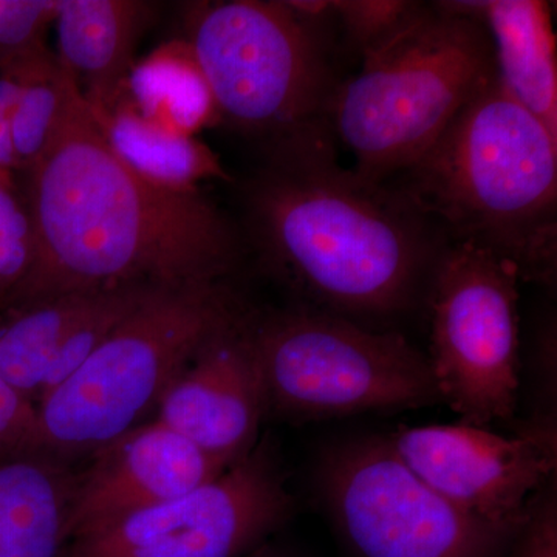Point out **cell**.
Segmentation results:
<instances>
[{"label":"cell","instance_id":"2e32d148","mask_svg":"<svg viewBox=\"0 0 557 557\" xmlns=\"http://www.w3.org/2000/svg\"><path fill=\"white\" fill-rule=\"evenodd\" d=\"M478 17L493 44L497 78L557 137V58L552 9L542 0L453 2Z\"/></svg>","mask_w":557,"mask_h":557},{"label":"cell","instance_id":"7a4b0ae2","mask_svg":"<svg viewBox=\"0 0 557 557\" xmlns=\"http://www.w3.org/2000/svg\"><path fill=\"white\" fill-rule=\"evenodd\" d=\"M247 220L263 260L311 309L359 322L426 296L448 240L391 183L338 163V150L265 156Z\"/></svg>","mask_w":557,"mask_h":557},{"label":"cell","instance_id":"ac0fdd59","mask_svg":"<svg viewBox=\"0 0 557 557\" xmlns=\"http://www.w3.org/2000/svg\"><path fill=\"white\" fill-rule=\"evenodd\" d=\"M90 109V108H89ZM113 152L132 170L163 188L196 193L201 182H233L220 157L197 137L163 129L120 97L104 110H91Z\"/></svg>","mask_w":557,"mask_h":557},{"label":"cell","instance_id":"30bf717a","mask_svg":"<svg viewBox=\"0 0 557 557\" xmlns=\"http://www.w3.org/2000/svg\"><path fill=\"white\" fill-rule=\"evenodd\" d=\"M292 508L276 454L262 442L207 485L72 539L62 557H244Z\"/></svg>","mask_w":557,"mask_h":557},{"label":"cell","instance_id":"8fae6325","mask_svg":"<svg viewBox=\"0 0 557 557\" xmlns=\"http://www.w3.org/2000/svg\"><path fill=\"white\" fill-rule=\"evenodd\" d=\"M388 442L418 478L454 507L518 534L531 518L534 494L556 469L552 428L505 437L460 421L399 428Z\"/></svg>","mask_w":557,"mask_h":557},{"label":"cell","instance_id":"9c48e42d","mask_svg":"<svg viewBox=\"0 0 557 557\" xmlns=\"http://www.w3.org/2000/svg\"><path fill=\"white\" fill-rule=\"evenodd\" d=\"M318 482L333 522L358 557H502L522 533L454 507L388 440L341 443L322 458Z\"/></svg>","mask_w":557,"mask_h":557},{"label":"cell","instance_id":"484cf974","mask_svg":"<svg viewBox=\"0 0 557 557\" xmlns=\"http://www.w3.org/2000/svg\"><path fill=\"white\" fill-rule=\"evenodd\" d=\"M244 557H295L289 555V553L284 552V549L274 547L271 542H267V544L260 545L259 548H256L255 552L248 553L247 556Z\"/></svg>","mask_w":557,"mask_h":557},{"label":"cell","instance_id":"3957f363","mask_svg":"<svg viewBox=\"0 0 557 557\" xmlns=\"http://www.w3.org/2000/svg\"><path fill=\"white\" fill-rule=\"evenodd\" d=\"M448 244L511 263L520 281L555 285L557 137L496 76L408 170L391 182Z\"/></svg>","mask_w":557,"mask_h":557},{"label":"cell","instance_id":"4fadbf2b","mask_svg":"<svg viewBox=\"0 0 557 557\" xmlns=\"http://www.w3.org/2000/svg\"><path fill=\"white\" fill-rule=\"evenodd\" d=\"M157 288L123 285L0 307V379L38 405Z\"/></svg>","mask_w":557,"mask_h":557},{"label":"cell","instance_id":"7c38bea8","mask_svg":"<svg viewBox=\"0 0 557 557\" xmlns=\"http://www.w3.org/2000/svg\"><path fill=\"white\" fill-rule=\"evenodd\" d=\"M248 317L200 348L157 403L156 420L225 467L258 445L265 391L248 335Z\"/></svg>","mask_w":557,"mask_h":557},{"label":"cell","instance_id":"6da1fadb","mask_svg":"<svg viewBox=\"0 0 557 557\" xmlns=\"http://www.w3.org/2000/svg\"><path fill=\"white\" fill-rule=\"evenodd\" d=\"M24 177L35 258L0 307L123 285L220 282L239 255L236 230L199 190L156 185L113 152L83 95Z\"/></svg>","mask_w":557,"mask_h":557},{"label":"cell","instance_id":"ba28073f","mask_svg":"<svg viewBox=\"0 0 557 557\" xmlns=\"http://www.w3.org/2000/svg\"><path fill=\"white\" fill-rule=\"evenodd\" d=\"M519 282L511 263L469 245L448 244L435 267L428 359L461 423L487 428L518 406Z\"/></svg>","mask_w":557,"mask_h":557},{"label":"cell","instance_id":"5bb4252c","mask_svg":"<svg viewBox=\"0 0 557 557\" xmlns=\"http://www.w3.org/2000/svg\"><path fill=\"white\" fill-rule=\"evenodd\" d=\"M228 468L160 421L138 424L76 472L69 542L185 496Z\"/></svg>","mask_w":557,"mask_h":557},{"label":"cell","instance_id":"8992f818","mask_svg":"<svg viewBox=\"0 0 557 557\" xmlns=\"http://www.w3.org/2000/svg\"><path fill=\"white\" fill-rule=\"evenodd\" d=\"M242 314L220 282L157 288L39 399L44 453L64 460L94 454L137 428L200 348Z\"/></svg>","mask_w":557,"mask_h":557},{"label":"cell","instance_id":"ffe728a7","mask_svg":"<svg viewBox=\"0 0 557 557\" xmlns=\"http://www.w3.org/2000/svg\"><path fill=\"white\" fill-rule=\"evenodd\" d=\"M75 76L46 46L36 51L11 119L17 172L30 171L60 137L81 98Z\"/></svg>","mask_w":557,"mask_h":557},{"label":"cell","instance_id":"7402d4cb","mask_svg":"<svg viewBox=\"0 0 557 557\" xmlns=\"http://www.w3.org/2000/svg\"><path fill=\"white\" fill-rule=\"evenodd\" d=\"M60 0H0V65L42 46Z\"/></svg>","mask_w":557,"mask_h":557},{"label":"cell","instance_id":"277c9868","mask_svg":"<svg viewBox=\"0 0 557 557\" xmlns=\"http://www.w3.org/2000/svg\"><path fill=\"white\" fill-rule=\"evenodd\" d=\"M332 11L295 0H228L189 5L186 40L207 76L220 116L259 139L263 153L336 150Z\"/></svg>","mask_w":557,"mask_h":557},{"label":"cell","instance_id":"5b68a950","mask_svg":"<svg viewBox=\"0 0 557 557\" xmlns=\"http://www.w3.org/2000/svg\"><path fill=\"white\" fill-rule=\"evenodd\" d=\"M361 58L336 90L332 127L354 170L375 182L416 163L496 76L485 27L453 2L417 3Z\"/></svg>","mask_w":557,"mask_h":557},{"label":"cell","instance_id":"44dd1931","mask_svg":"<svg viewBox=\"0 0 557 557\" xmlns=\"http://www.w3.org/2000/svg\"><path fill=\"white\" fill-rule=\"evenodd\" d=\"M333 17L346 30L350 44L359 53L387 38L416 9V2L401 0H348L329 2Z\"/></svg>","mask_w":557,"mask_h":557},{"label":"cell","instance_id":"d4e9b609","mask_svg":"<svg viewBox=\"0 0 557 557\" xmlns=\"http://www.w3.org/2000/svg\"><path fill=\"white\" fill-rule=\"evenodd\" d=\"M516 557H557V511L555 497L533 508L522 533L519 534Z\"/></svg>","mask_w":557,"mask_h":557},{"label":"cell","instance_id":"e0dca14e","mask_svg":"<svg viewBox=\"0 0 557 557\" xmlns=\"http://www.w3.org/2000/svg\"><path fill=\"white\" fill-rule=\"evenodd\" d=\"M75 483L67 460L50 454L0 463V557H62Z\"/></svg>","mask_w":557,"mask_h":557},{"label":"cell","instance_id":"52a82bcc","mask_svg":"<svg viewBox=\"0 0 557 557\" xmlns=\"http://www.w3.org/2000/svg\"><path fill=\"white\" fill-rule=\"evenodd\" d=\"M247 324L267 410L309 421L442 403L426 355L399 333L307 306Z\"/></svg>","mask_w":557,"mask_h":557},{"label":"cell","instance_id":"603a6c76","mask_svg":"<svg viewBox=\"0 0 557 557\" xmlns=\"http://www.w3.org/2000/svg\"><path fill=\"white\" fill-rule=\"evenodd\" d=\"M42 453L38 406L0 379V463Z\"/></svg>","mask_w":557,"mask_h":557},{"label":"cell","instance_id":"d6986e66","mask_svg":"<svg viewBox=\"0 0 557 557\" xmlns=\"http://www.w3.org/2000/svg\"><path fill=\"white\" fill-rule=\"evenodd\" d=\"M121 97L139 115L175 134L197 137L222 123L214 94L186 39L168 40L135 62Z\"/></svg>","mask_w":557,"mask_h":557},{"label":"cell","instance_id":"9a60e30c","mask_svg":"<svg viewBox=\"0 0 557 557\" xmlns=\"http://www.w3.org/2000/svg\"><path fill=\"white\" fill-rule=\"evenodd\" d=\"M141 0H60L58 58L78 83L91 110L115 104L134 69L138 40L157 17Z\"/></svg>","mask_w":557,"mask_h":557},{"label":"cell","instance_id":"cb8c5ba5","mask_svg":"<svg viewBox=\"0 0 557 557\" xmlns=\"http://www.w3.org/2000/svg\"><path fill=\"white\" fill-rule=\"evenodd\" d=\"M44 46L46 44L0 65V174H17L13 138H11V119H13L16 102L20 100L28 65H30L36 51L42 49Z\"/></svg>","mask_w":557,"mask_h":557}]
</instances>
